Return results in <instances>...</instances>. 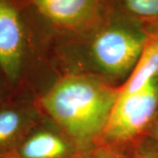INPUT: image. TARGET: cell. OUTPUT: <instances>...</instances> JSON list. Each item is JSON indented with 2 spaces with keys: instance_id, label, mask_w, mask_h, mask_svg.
<instances>
[{
  "instance_id": "6da1fadb",
  "label": "cell",
  "mask_w": 158,
  "mask_h": 158,
  "mask_svg": "<svg viewBox=\"0 0 158 158\" xmlns=\"http://www.w3.org/2000/svg\"><path fill=\"white\" fill-rule=\"evenodd\" d=\"M119 91L86 76L59 80L41 98L46 112L80 147L104 134Z\"/></svg>"
},
{
  "instance_id": "7a4b0ae2",
  "label": "cell",
  "mask_w": 158,
  "mask_h": 158,
  "mask_svg": "<svg viewBox=\"0 0 158 158\" xmlns=\"http://www.w3.org/2000/svg\"><path fill=\"white\" fill-rule=\"evenodd\" d=\"M157 106L158 82L155 78L134 94L118 95L103 135L113 141H128L149 123Z\"/></svg>"
},
{
  "instance_id": "3957f363",
  "label": "cell",
  "mask_w": 158,
  "mask_h": 158,
  "mask_svg": "<svg viewBox=\"0 0 158 158\" xmlns=\"http://www.w3.org/2000/svg\"><path fill=\"white\" fill-rule=\"evenodd\" d=\"M144 38L129 29L114 27L100 32L92 43V54L106 72L121 76L137 62L144 48Z\"/></svg>"
},
{
  "instance_id": "277c9868",
  "label": "cell",
  "mask_w": 158,
  "mask_h": 158,
  "mask_svg": "<svg viewBox=\"0 0 158 158\" xmlns=\"http://www.w3.org/2000/svg\"><path fill=\"white\" fill-rule=\"evenodd\" d=\"M27 32L16 0H0V69L11 82L22 69Z\"/></svg>"
},
{
  "instance_id": "5b68a950",
  "label": "cell",
  "mask_w": 158,
  "mask_h": 158,
  "mask_svg": "<svg viewBox=\"0 0 158 158\" xmlns=\"http://www.w3.org/2000/svg\"><path fill=\"white\" fill-rule=\"evenodd\" d=\"M50 21L64 28H79L98 13L101 0H31Z\"/></svg>"
},
{
  "instance_id": "8992f818",
  "label": "cell",
  "mask_w": 158,
  "mask_h": 158,
  "mask_svg": "<svg viewBox=\"0 0 158 158\" xmlns=\"http://www.w3.org/2000/svg\"><path fill=\"white\" fill-rule=\"evenodd\" d=\"M68 153V146L56 135L40 131L25 138L8 156L14 158H62Z\"/></svg>"
},
{
  "instance_id": "52a82bcc",
  "label": "cell",
  "mask_w": 158,
  "mask_h": 158,
  "mask_svg": "<svg viewBox=\"0 0 158 158\" xmlns=\"http://www.w3.org/2000/svg\"><path fill=\"white\" fill-rule=\"evenodd\" d=\"M158 74V39L145 45L128 81L119 90V95H130L143 89Z\"/></svg>"
},
{
  "instance_id": "ba28073f",
  "label": "cell",
  "mask_w": 158,
  "mask_h": 158,
  "mask_svg": "<svg viewBox=\"0 0 158 158\" xmlns=\"http://www.w3.org/2000/svg\"><path fill=\"white\" fill-rule=\"evenodd\" d=\"M27 123L26 114L16 109L0 110V158L9 154Z\"/></svg>"
},
{
  "instance_id": "9c48e42d",
  "label": "cell",
  "mask_w": 158,
  "mask_h": 158,
  "mask_svg": "<svg viewBox=\"0 0 158 158\" xmlns=\"http://www.w3.org/2000/svg\"><path fill=\"white\" fill-rule=\"evenodd\" d=\"M132 13L145 18L158 17V0H124Z\"/></svg>"
},
{
  "instance_id": "30bf717a",
  "label": "cell",
  "mask_w": 158,
  "mask_h": 158,
  "mask_svg": "<svg viewBox=\"0 0 158 158\" xmlns=\"http://www.w3.org/2000/svg\"><path fill=\"white\" fill-rule=\"evenodd\" d=\"M78 158H118L117 156H113L112 154L109 153L104 152V151H100V152H96L93 154H90V155H86L84 156H81Z\"/></svg>"
},
{
  "instance_id": "8fae6325",
  "label": "cell",
  "mask_w": 158,
  "mask_h": 158,
  "mask_svg": "<svg viewBox=\"0 0 158 158\" xmlns=\"http://www.w3.org/2000/svg\"><path fill=\"white\" fill-rule=\"evenodd\" d=\"M141 158H158V154H148Z\"/></svg>"
},
{
  "instance_id": "7c38bea8",
  "label": "cell",
  "mask_w": 158,
  "mask_h": 158,
  "mask_svg": "<svg viewBox=\"0 0 158 158\" xmlns=\"http://www.w3.org/2000/svg\"><path fill=\"white\" fill-rule=\"evenodd\" d=\"M155 135H156V139H157V141H158V125H157V127H156V132H155Z\"/></svg>"
},
{
  "instance_id": "4fadbf2b",
  "label": "cell",
  "mask_w": 158,
  "mask_h": 158,
  "mask_svg": "<svg viewBox=\"0 0 158 158\" xmlns=\"http://www.w3.org/2000/svg\"><path fill=\"white\" fill-rule=\"evenodd\" d=\"M2 158H14V157H2Z\"/></svg>"
}]
</instances>
